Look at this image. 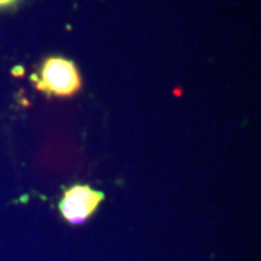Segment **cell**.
I'll list each match as a JSON object with an SVG mask.
<instances>
[{
	"mask_svg": "<svg viewBox=\"0 0 261 261\" xmlns=\"http://www.w3.org/2000/svg\"><path fill=\"white\" fill-rule=\"evenodd\" d=\"M39 92L70 97L82 89V77L77 65L64 57H48L41 65L39 74L31 77Z\"/></svg>",
	"mask_w": 261,
	"mask_h": 261,
	"instance_id": "cell-1",
	"label": "cell"
},
{
	"mask_svg": "<svg viewBox=\"0 0 261 261\" xmlns=\"http://www.w3.org/2000/svg\"><path fill=\"white\" fill-rule=\"evenodd\" d=\"M103 200V192H97L89 185H74L64 190L58 211L68 224L83 225L93 216Z\"/></svg>",
	"mask_w": 261,
	"mask_h": 261,
	"instance_id": "cell-2",
	"label": "cell"
},
{
	"mask_svg": "<svg viewBox=\"0 0 261 261\" xmlns=\"http://www.w3.org/2000/svg\"><path fill=\"white\" fill-rule=\"evenodd\" d=\"M19 0H0V10H6L16 6Z\"/></svg>",
	"mask_w": 261,
	"mask_h": 261,
	"instance_id": "cell-3",
	"label": "cell"
}]
</instances>
